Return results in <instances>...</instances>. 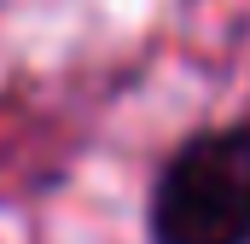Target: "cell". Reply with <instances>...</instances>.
Listing matches in <instances>:
<instances>
[{"mask_svg": "<svg viewBox=\"0 0 250 244\" xmlns=\"http://www.w3.org/2000/svg\"><path fill=\"white\" fill-rule=\"evenodd\" d=\"M151 244H250V122L192 134L157 169Z\"/></svg>", "mask_w": 250, "mask_h": 244, "instance_id": "1", "label": "cell"}]
</instances>
